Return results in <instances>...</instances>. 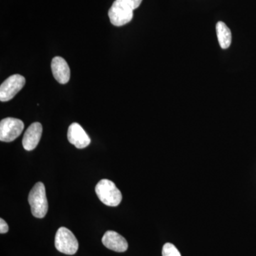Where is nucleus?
Returning <instances> with one entry per match:
<instances>
[{
    "instance_id": "obj_1",
    "label": "nucleus",
    "mask_w": 256,
    "mask_h": 256,
    "mask_svg": "<svg viewBox=\"0 0 256 256\" xmlns=\"http://www.w3.org/2000/svg\"><path fill=\"white\" fill-rule=\"evenodd\" d=\"M28 201L34 216L42 218L46 215L48 204L46 190L43 183L37 182L28 194Z\"/></svg>"
},
{
    "instance_id": "obj_2",
    "label": "nucleus",
    "mask_w": 256,
    "mask_h": 256,
    "mask_svg": "<svg viewBox=\"0 0 256 256\" xmlns=\"http://www.w3.org/2000/svg\"><path fill=\"white\" fill-rule=\"evenodd\" d=\"M96 193L106 206H117L122 201L121 192L110 180H100L96 186Z\"/></svg>"
},
{
    "instance_id": "obj_3",
    "label": "nucleus",
    "mask_w": 256,
    "mask_h": 256,
    "mask_svg": "<svg viewBox=\"0 0 256 256\" xmlns=\"http://www.w3.org/2000/svg\"><path fill=\"white\" fill-rule=\"evenodd\" d=\"M55 247L62 254L74 255L78 249V240L69 229L60 227L56 234Z\"/></svg>"
},
{
    "instance_id": "obj_4",
    "label": "nucleus",
    "mask_w": 256,
    "mask_h": 256,
    "mask_svg": "<svg viewBox=\"0 0 256 256\" xmlns=\"http://www.w3.org/2000/svg\"><path fill=\"white\" fill-rule=\"evenodd\" d=\"M24 124L21 120L6 118L0 122V140L10 142L16 139L22 132Z\"/></svg>"
},
{
    "instance_id": "obj_5",
    "label": "nucleus",
    "mask_w": 256,
    "mask_h": 256,
    "mask_svg": "<svg viewBox=\"0 0 256 256\" xmlns=\"http://www.w3.org/2000/svg\"><path fill=\"white\" fill-rule=\"evenodd\" d=\"M24 77L20 74H14L6 78L0 86V100L6 102L12 100L24 86Z\"/></svg>"
},
{
    "instance_id": "obj_6",
    "label": "nucleus",
    "mask_w": 256,
    "mask_h": 256,
    "mask_svg": "<svg viewBox=\"0 0 256 256\" xmlns=\"http://www.w3.org/2000/svg\"><path fill=\"white\" fill-rule=\"evenodd\" d=\"M133 11L134 10L116 0L108 12L111 24L114 26H121L129 23L132 20Z\"/></svg>"
},
{
    "instance_id": "obj_7",
    "label": "nucleus",
    "mask_w": 256,
    "mask_h": 256,
    "mask_svg": "<svg viewBox=\"0 0 256 256\" xmlns=\"http://www.w3.org/2000/svg\"><path fill=\"white\" fill-rule=\"evenodd\" d=\"M67 138L69 142L78 149H84L90 143V138L87 133L84 130V128L76 122H74L69 126Z\"/></svg>"
},
{
    "instance_id": "obj_8",
    "label": "nucleus",
    "mask_w": 256,
    "mask_h": 256,
    "mask_svg": "<svg viewBox=\"0 0 256 256\" xmlns=\"http://www.w3.org/2000/svg\"><path fill=\"white\" fill-rule=\"evenodd\" d=\"M102 242L107 248L116 252H126L128 248L126 239L114 230H108L102 236Z\"/></svg>"
},
{
    "instance_id": "obj_9",
    "label": "nucleus",
    "mask_w": 256,
    "mask_h": 256,
    "mask_svg": "<svg viewBox=\"0 0 256 256\" xmlns=\"http://www.w3.org/2000/svg\"><path fill=\"white\" fill-rule=\"evenodd\" d=\"M42 131L40 122H34L28 128L22 139V146L26 150L32 151L36 148L41 140Z\"/></svg>"
},
{
    "instance_id": "obj_10",
    "label": "nucleus",
    "mask_w": 256,
    "mask_h": 256,
    "mask_svg": "<svg viewBox=\"0 0 256 256\" xmlns=\"http://www.w3.org/2000/svg\"><path fill=\"white\" fill-rule=\"evenodd\" d=\"M52 73L54 77L60 84H66L70 79V68L67 62L62 57H54L52 60Z\"/></svg>"
},
{
    "instance_id": "obj_11",
    "label": "nucleus",
    "mask_w": 256,
    "mask_h": 256,
    "mask_svg": "<svg viewBox=\"0 0 256 256\" xmlns=\"http://www.w3.org/2000/svg\"><path fill=\"white\" fill-rule=\"evenodd\" d=\"M216 30L217 38H218L220 46L223 50H226L232 44V32L223 22H218L216 24Z\"/></svg>"
},
{
    "instance_id": "obj_12",
    "label": "nucleus",
    "mask_w": 256,
    "mask_h": 256,
    "mask_svg": "<svg viewBox=\"0 0 256 256\" xmlns=\"http://www.w3.org/2000/svg\"><path fill=\"white\" fill-rule=\"evenodd\" d=\"M162 256H182L178 249L173 244L166 242L162 248Z\"/></svg>"
},
{
    "instance_id": "obj_13",
    "label": "nucleus",
    "mask_w": 256,
    "mask_h": 256,
    "mask_svg": "<svg viewBox=\"0 0 256 256\" xmlns=\"http://www.w3.org/2000/svg\"><path fill=\"white\" fill-rule=\"evenodd\" d=\"M116 1L126 5L132 10H134L139 8L140 5L142 3V0H116Z\"/></svg>"
},
{
    "instance_id": "obj_14",
    "label": "nucleus",
    "mask_w": 256,
    "mask_h": 256,
    "mask_svg": "<svg viewBox=\"0 0 256 256\" xmlns=\"http://www.w3.org/2000/svg\"><path fill=\"white\" fill-rule=\"evenodd\" d=\"M9 232V226L3 218H0V234H6Z\"/></svg>"
}]
</instances>
